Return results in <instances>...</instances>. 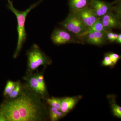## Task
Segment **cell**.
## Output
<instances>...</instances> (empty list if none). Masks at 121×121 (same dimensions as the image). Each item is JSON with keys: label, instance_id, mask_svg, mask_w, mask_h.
Wrapping results in <instances>:
<instances>
[{"label": "cell", "instance_id": "obj_18", "mask_svg": "<svg viewBox=\"0 0 121 121\" xmlns=\"http://www.w3.org/2000/svg\"><path fill=\"white\" fill-rule=\"evenodd\" d=\"M97 42L98 45H101L105 43L107 40L105 32H93Z\"/></svg>", "mask_w": 121, "mask_h": 121}, {"label": "cell", "instance_id": "obj_6", "mask_svg": "<svg viewBox=\"0 0 121 121\" xmlns=\"http://www.w3.org/2000/svg\"><path fill=\"white\" fill-rule=\"evenodd\" d=\"M114 1L107 2L101 0H91L90 7L91 8L98 17L111 12H114Z\"/></svg>", "mask_w": 121, "mask_h": 121}, {"label": "cell", "instance_id": "obj_23", "mask_svg": "<svg viewBox=\"0 0 121 121\" xmlns=\"http://www.w3.org/2000/svg\"><path fill=\"white\" fill-rule=\"evenodd\" d=\"M0 121H7L4 115L0 111Z\"/></svg>", "mask_w": 121, "mask_h": 121}, {"label": "cell", "instance_id": "obj_8", "mask_svg": "<svg viewBox=\"0 0 121 121\" xmlns=\"http://www.w3.org/2000/svg\"><path fill=\"white\" fill-rule=\"evenodd\" d=\"M73 12L80 18L87 29L92 26L99 18L90 6L80 11Z\"/></svg>", "mask_w": 121, "mask_h": 121}, {"label": "cell", "instance_id": "obj_1", "mask_svg": "<svg viewBox=\"0 0 121 121\" xmlns=\"http://www.w3.org/2000/svg\"><path fill=\"white\" fill-rule=\"evenodd\" d=\"M40 95L23 84L19 95L13 99H6L0 105V111L7 121H43L47 112Z\"/></svg>", "mask_w": 121, "mask_h": 121}, {"label": "cell", "instance_id": "obj_26", "mask_svg": "<svg viewBox=\"0 0 121 121\" xmlns=\"http://www.w3.org/2000/svg\"><path fill=\"white\" fill-rule=\"evenodd\" d=\"M114 2L115 4H119L121 3V0H115L114 1Z\"/></svg>", "mask_w": 121, "mask_h": 121}, {"label": "cell", "instance_id": "obj_12", "mask_svg": "<svg viewBox=\"0 0 121 121\" xmlns=\"http://www.w3.org/2000/svg\"><path fill=\"white\" fill-rule=\"evenodd\" d=\"M106 30L102 23L100 18H99L96 22L93 25L87 29V30L80 36L79 39L82 41V39L85 35L89 33L99 32H105Z\"/></svg>", "mask_w": 121, "mask_h": 121}, {"label": "cell", "instance_id": "obj_24", "mask_svg": "<svg viewBox=\"0 0 121 121\" xmlns=\"http://www.w3.org/2000/svg\"><path fill=\"white\" fill-rule=\"evenodd\" d=\"M116 42L117 43L121 44V33L118 34V37L116 40Z\"/></svg>", "mask_w": 121, "mask_h": 121}, {"label": "cell", "instance_id": "obj_5", "mask_svg": "<svg viewBox=\"0 0 121 121\" xmlns=\"http://www.w3.org/2000/svg\"><path fill=\"white\" fill-rule=\"evenodd\" d=\"M51 39L53 43L60 45L80 42L79 39L64 28H56L51 35Z\"/></svg>", "mask_w": 121, "mask_h": 121}, {"label": "cell", "instance_id": "obj_20", "mask_svg": "<svg viewBox=\"0 0 121 121\" xmlns=\"http://www.w3.org/2000/svg\"><path fill=\"white\" fill-rule=\"evenodd\" d=\"M107 55L109 57L110 60L113 63V65L117 63V61L121 58V56L119 55L115 54V53H110Z\"/></svg>", "mask_w": 121, "mask_h": 121}, {"label": "cell", "instance_id": "obj_4", "mask_svg": "<svg viewBox=\"0 0 121 121\" xmlns=\"http://www.w3.org/2000/svg\"><path fill=\"white\" fill-rule=\"evenodd\" d=\"M60 24L63 28L74 34L79 39L80 36L87 29L80 18L73 12H70Z\"/></svg>", "mask_w": 121, "mask_h": 121}, {"label": "cell", "instance_id": "obj_10", "mask_svg": "<svg viewBox=\"0 0 121 121\" xmlns=\"http://www.w3.org/2000/svg\"><path fill=\"white\" fill-rule=\"evenodd\" d=\"M91 0H68L70 12L80 11L90 6Z\"/></svg>", "mask_w": 121, "mask_h": 121}, {"label": "cell", "instance_id": "obj_16", "mask_svg": "<svg viewBox=\"0 0 121 121\" xmlns=\"http://www.w3.org/2000/svg\"><path fill=\"white\" fill-rule=\"evenodd\" d=\"M46 102L51 107L60 110L61 107V99L59 98L51 97L46 99Z\"/></svg>", "mask_w": 121, "mask_h": 121}, {"label": "cell", "instance_id": "obj_15", "mask_svg": "<svg viewBox=\"0 0 121 121\" xmlns=\"http://www.w3.org/2000/svg\"><path fill=\"white\" fill-rule=\"evenodd\" d=\"M36 77L42 95L44 98L47 92V88L44 82L43 76L41 73L37 72L36 73Z\"/></svg>", "mask_w": 121, "mask_h": 121}, {"label": "cell", "instance_id": "obj_13", "mask_svg": "<svg viewBox=\"0 0 121 121\" xmlns=\"http://www.w3.org/2000/svg\"><path fill=\"white\" fill-rule=\"evenodd\" d=\"M23 86V84H22L20 80L16 82V85L14 89H13L11 93L7 97L5 98L6 99H13L17 98L20 94Z\"/></svg>", "mask_w": 121, "mask_h": 121}, {"label": "cell", "instance_id": "obj_21", "mask_svg": "<svg viewBox=\"0 0 121 121\" xmlns=\"http://www.w3.org/2000/svg\"><path fill=\"white\" fill-rule=\"evenodd\" d=\"M114 33L113 32L112 30L106 31L105 33L107 40L111 42H115L114 39Z\"/></svg>", "mask_w": 121, "mask_h": 121}, {"label": "cell", "instance_id": "obj_17", "mask_svg": "<svg viewBox=\"0 0 121 121\" xmlns=\"http://www.w3.org/2000/svg\"><path fill=\"white\" fill-rule=\"evenodd\" d=\"M16 85V82L11 80L7 81L6 86L3 92V95L6 98L11 93L12 91L14 89Z\"/></svg>", "mask_w": 121, "mask_h": 121}, {"label": "cell", "instance_id": "obj_11", "mask_svg": "<svg viewBox=\"0 0 121 121\" xmlns=\"http://www.w3.org/2000/svg\"><path fill=\"white\" fill-rule=\"evenodd\" d=\"M60 111L64 114L68 113L75 106L77 102L76 98L66 97L61 99Z\"/></svg>", "mask_w": 121, "mask_h": 121}, {"label": "cell", "instance_id": "obj_7", "mask_svg": "<svg viewBox=\"0 0 121 121\" xmlns=\"http://www.w3.org/2000/svg\"><path fill=\"white\" fill-rule=\"evenodd\" d=\"M100 18L106 31L121 28V17L114 12L108 13Z\"/></svg>", "mask_w": 121, "mask_h": 121}, {"label": "cell", "instance_id": "obj_2", "mask_svg": "<svg viewBox=\"0 0 121 121\" xmlns=\"http://www.w3.org/2000/svg\"><path fill=\"white\" fill-rule=\"evenodd\" d=\"M43 0H40L32 5L25 11H20L17 10L13 7L12 1L10 0H8L7 8L14 13L17 21V29L18 34V39L16 48L13 55V58H16L18 56L27 39V33L25 30V23L27 16L30 11L38 6Z\"/></svg>", "mask_w": 121, "mask_h": 121}, {"label": "cell", "instance_id": "obj_9", "mask_svg": "<svg viewBox=\"0 0 121 121\" xmlns=\"http://www.w3.org/2000/svg\"><path fill=\"white\" fill-rule=\"evenodd\" d=\"M23 79L26 82L25 84L29 89L43 98L37 81L36 73L24 76Z\"/></svg>", "mask_w": 121, "mask_h": 121}, {"label": "cell", "instance_id": "obj_22", "mask_svg": "<svg viewBox=\"0 0 121 121\" xmlns=\"http://www.w3.org/2000/svg\"><path fill=\"white\" fill-rule=\"evenodd\" d=\"M103 65L105 66H111L113 65V63L110 60L109 57L107 55L104 57V60L102 62Z\"/></svg>", "mask_w": 121, "mask_h": 121}, {"label": "cell", "instance_id": "obj_19", "mask_svg": "<svg viewBox=\"0 0 121 121\" xmlns=\"http://www.w3.org/2000/svg\"><path fill=\"white\" fill-rule=\"evenodd\" d=\"M113 112L115 115L118 117H121V107L116 104H113L112 105Z\"/></svg>", "mask_w": 121, "mask_h": 121}, {"label": "cell", "instance_id": "obj_14", "mask_svg": "<svg viewBox=\"0 0 121 121\" xmlns=\"http://www.w3.org/2000/svg\"><path fill=\"white\" fill-rule=\"evenodd\" d=\"M49 115L50 120L51 121H56L60 119L63 116V113L60 110L51 107L49 111Z\"/></svg>", "mask_w": 121, "mask_h": 121}, {"label": "cell", "instance_id": "obj_3", "mask_svg": "<svg viewBox=\"0 0 121 121\" xmlns=\"http://www.w3.org/2000/svg\"><path fill=\"white\" fill-rule=\"evenodd\" d=\"M27 65L26 75L31 74L41 66H46L52 63L51 59L46 55L37 44H34L26 52Z\"/></svg>", "mask_w": 121, "mask_h": 121}, {"label": "cell", "instance_id": "obj_25", "mask_svg": "<svg viewBox=\"0 0 121 121\" xmlns=\"http://www.w3.org/2000/svg\"><path fill=\"white\" fill-rule=\"evenodd\" d=\"M118 34H117V33H114V39L115 41H116L117 38L118 37Z\"/></svg>", "mask_w": 121, "mask_h": 121}]
</instances>
